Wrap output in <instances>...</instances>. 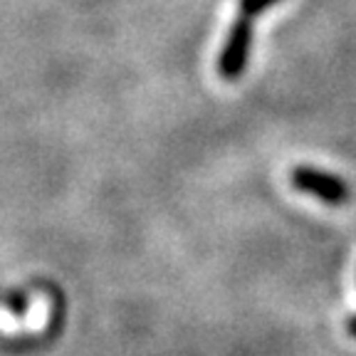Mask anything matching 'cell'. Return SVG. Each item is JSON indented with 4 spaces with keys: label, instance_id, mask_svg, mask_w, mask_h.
Masks as SVG:
<instances>
[{
    "label": "cell",
    "instance_id": "obj_1",
    "mask_svg": "<svg viewBox=\"0 0 356 356\" xmlns=\"http://www.w3.org/2000/svg\"><path fill=\"white\" fill-rule=\"evenodd\" d=\"M250 47H252V20L250 17L238 15L230 28L225 44H222L220 57H218V72L222 79H238L248 67L250 60Z\"/></svg>",
    "mask_w": 356,
    "mask_h": 356
},
{
    "label": "cell",
    "instance_id": "obj_2",
    "mask_svg": "<svg viewBox=\"0 0 356 356\" xmlns=\"http://www.w3.org/2000/svg\"><path fill=\"white\" fill-rule=\"evenodd\" d=\"M289 181H292V186L297 191L314 195V198L324 200L329 206H344V203H349V186L339 176H334V173L319 171V168L312 166H297L289 173Z\"/></svg>",
    "mask_w": 356,
    "mask_h": 356
},
{
    "label": "cell",
    "instance_id": "obj_3",
    "mask_svg": "<svg viewBox=\"0 0 356 356\" xmlns=\"http://www.w3.org/2000/svg\"><path fill=\"white\" fill-rule=\"evenodd\" d=\"M277 3H282V0H240L238 3V10L243 17H257L262 15L265 10H270L273 6H277Z\"/></svg>",
    "mask_w": 356,
    "mask_h": 356
},
{
    "label": "cell",
    "instance_id": "obj_4",
    "mask_svg": "<svg viewBox=\"0 0 356 356\" xmlns=\"http://www.w3.org/2000/svg\"><path fill=\"white\" fill-rule=\"evenodd\" d=\"M346 329H349L351 337H356V317H351L349 322H346Z\"/></svg>",
    "mask_w": 356,
    "mask_h": 356
}]
</instances>
